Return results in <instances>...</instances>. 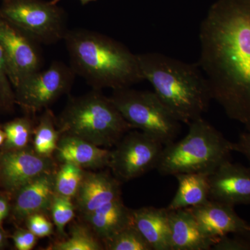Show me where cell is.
I'll return each instance as SVG.
<instances>
[{"label":"cell","mask_w":250,"mask_h":250,"mask_svg":"<svg viewBox=\"0 0 250 250\" xmlns=\"http://www.w3.org/2000/svg\"><path fill=\"white\" fill-rule=\"evenodd\" d=\"M6 244H7V240H6V234L2 229H0V249L4 248Z\"/></svg>","instance_id":"d6a6232c"},{"label":"cell","mask_w":250,"mask_h":250,"mask_svg":"<svg viewBox=\"0 0 250 250\" xmlns=\"http://www.w3.org/2000/svg\"><path fill=\"white\" fill-rule=\"evenodd\" d=\"M164 147L142 131H130L111 151L108 167L120 182H129L157 168Z\"/></svg>","instance_id":"ba28073f"},{"label":"cell","mask_w":250,"mask_h":250,"mask_svg":"<svg viewBox=\"0 0 250 250\" xmlns=\"http://www.w3.org/2000/svg\"><path fill=\"white\" fill-rule=\"evenodd\" d=\"M55 194L54 172L39 176L16 192L13 207L14 216L17 220H23L34 213L50 209Z\"/></svg>","instance_id":"9a60e30c"},{"label":"cell","mask_w":250,"mask_h":250,"mask_svg":"<svg viewBox=\"0 0 250 250\" xmlns=\"http://www.w3.org/2000/svg\"><path fill=\"white\" fill-rule=\"evenodd\" d=\"M180 141L164 146L156 170L162 176L199 172L211 174L231 161L233 143L203 118L192 121Z\"/></svg>","instance_id":"277c9868"},{"label":"cell","mask_w":250,"mask_h":250,"mask_svg":"<svg viewBox=\"0 0 250 250\" xmlns=\"http://www.w3.org/2000/svg\"><path fill=\"white\" fill-rule=\"evenodd\" d=\"M238 236L243 237V238H246L247 240L250 242V228L249 230H248L246 232L242 233L241 235H238Z\"/></svg>","instance_id":"e575fe53"},{"label":"cell","mask_w":250,"mask_h":250,"mask_svg":"<svg viewBox=\"0 0 250 250\" xmlns=\"http://www.w3.org/2000/svg\"><path fill=\"white\" fill-rule=\"evenodd\" d=\"M61 0H53V1H50L52 4H57ZM82 1V4H86V3L90 2V1H95V0H80Z\"/></svg>","instance_id":"d590c367"},{"label":"cell","mask_w":250,"mask_h":250,"mask_svg":"<svg viewBox=\"0 0 250 250\" xmlns=\"http://www.w3.org/2000/svg\"><path fill=\"white\" fill-rule=\"evenodd\" d=\"M110 98L134 129H139L164 146L175 141L180 133V122L154 92L129 87L113 90Z\"/></svg>","instance_id":"8992f818"},{"label":"cell","mask_w":250,"mask_h":250,"mask_svg":"<svg viewBox=\"0 0 250 250\" xmlns=\"http://www.w3.org/2000/svg\"><path fill=\"white\" fill-rule=\"evenodd\" d=\"M144 80L181 123L202 118L210 100L209 85L197 63H189L159 52L137 54Z\"/></svg>","instance_id":"3957f363"},{"label":"cell","mask_w":250,"mask_h":250,"mask_svg":"<svg viewBox=\"0 0 250 250\" xmlns=\"http://www.w3.org/2000/svg\"><path fill=\"white\" fill-rule=\"evenodd\" d=\"M75 207L71 198L55 194L50 210L54 225L61 235L65 234V226L75 217Z\"/></svg>","instance_id":"484cf974"},{"label":"cell","mask_w":250,"mask_h":250,"mask_svg":"<svg viewBox=\"0 0 250 250\" xmlns=\"http://www.w3.org/2000/svg\"><path fill=\"white\" fill-rule=\"evenodd\" d=\"M10 205L7 198L0 195V229H2L3 222L9 215Z\"/></svg>","instance_id":"1f68e13d"},{"label":"cell","mask_w":250,"mask_h":250,"mask_svg":"<svg viewBox=\"0 0 250 250\" xmlns=\"http://www.w3.org/2000/svg\"><path fill=\"white\" fill-rule=\"evenodd\" d=\"M133 224L152 250H171L169 210L146 207L133 209Z\"/></svg>","instance_id":"ac0fdd59"},{"label":"cell","mask_w":250,"mask_h":250,"mask_svg":"<svg viewBox=\"0 0 250 250\" xmlns=\"http://www.w3.org/2000/svg\"><path fill=\"white\" fill-rule=\"evenodd\" d=\"M132 210L124 205L121 197L103 205L84 218L95 236L103 243L133 225Z\"/></svg>","instance_id":"d6986e66"},{"label":"cell","mask_w":250,"mask_h":250,"mask_svg":"<svg viewBox=\"0 0 250 250\" xmlns=\"http://www.w3.org/2000/svg\"><path fill=\"white\" fill-rule=\"evenodd\" d=\"M210 200L235 207L250 205V167L227 161L209 175Z\"/></svg>","instance_id":"7c38bea8"},{"label":"cell","mask_w":250,"mask_h":250,"mask_svg":"<svg viewBox=\"0 0 250 250\" xmlns=\"http://www.w3.org/2000/svg\"><path fill=\"white\" fill-rule=\"evenodd\" d=\"M121 197V182L105 172H84L75 196L77 207L83 216Z\"/></svg>","instance_id":"5bb4252c"},{"label":"cell","mask_w":250,"mask_h":250,"mask_svg":"<svg viewBox=\"0 0 250 250\" xmlns=\"http://www.w3.org/2000/svg\"><path fill=\"white\" fill-rule=\"evenodd\" d=\"M51 157L38 154L34 149L0 152V184L6 191L16 193L24 185L42 174L53 172Z\"/></svg>","instance_id":"8fae6325"},{"label":"cell","mask_w":250,"mask_h":250,"mask_svg":"<svg viewBox=\"0 0 250 250\" xmlns=\"http://www.w3.org/2000/svg\"><path fill=\"white\" fill-rule=\"evenodd\" d=\"M197 62L210 96L250 132V0H218L200 27Z\"/></svg>","instance_id":"6da1fadb"},{"label":"cell","mask_w":250,"mask_h":250,"mask_svg":"<svg viewBox=\"0 0 250 250\" xmlns=\"http://www.w3.org/2000/svg\"><path fill=\"white\" fill-rule=\"evenodd\" d=\"M15 104L14 87L8 77L4 52L0 43V111H11Z\"/></svg>","instance_id":"4316f807"},{"label":"cell","mask_w":250,"mask_h":250,"mask_svg":"<svg viewBox=\"0 0 250 250\" xmlns=\"http://www.w3.org/2000/svg\"><path fill=\"white\" fill-rule=\"evenodd\" d=\"M0 43L6 71L14 89L21 82L41 70L42 57L37 41L0 16Z\"/></svg>","instance_id":"30bf717a"},{"label":"cell","mask_w":250,"mask_h":250,"mask_svg":"<svg viewBox=\"0 0 250 250\" xmlns=\"http://www.w3.org/2000/svg\"><path fill=\"white\" fill-rule=\"evenodd\" d=\"M63 41L70 67L93 89L129 88L144 80L137 54L109 36L76 29L67 31Z\"/></svg>","instance_id":"7a4b0ae2"},{"label":"cell","mask_w":250,"mask_h":250,"mask_svg":"<svg viewBox=\"0 0 250 250\" xmlns=\"http://www.w3.org/2000/svg\"><path fill=\"white\" fill-rule=\"evenodd\" d=\"M214 250H250V242L238 235L229 238L228 235L220 237L212 247Z\"/></svg>","instance_id":"f1b7e54d"},{"label":"cell","mask_w":250,"mask_h":250,"mask_svg":"<svg viewBox=\"0 0 250 250\" xmlns=\"http://www.w3.org/2000/svg\"><path fill=\"white\" fill-rule=\"evenodd\" d=\"M89 229L77 224L70 230V236L65 241L54 243L48 250H102L104 249L103 243Z\"/></svg>","instance_id":"7402d4cb"},{"label":"cell","mask_w":250,"mask_h":250,"mask_svg":"<svg viewBox=\"0 0 250 250\" xmlns=\"http://www.w3.org/2000/svg\"><path fill=\"white\" fill-rule=\"evenodd\" d=\"M57 120L53 113L49 108H46L33 132V149L39 155L51 157L56 152L61 136L60 131L58 127L57 129Z\"/></svg>","instance_id":"44dd1931"},{"label":"cell","mask_w":250,"mask_h":250,"mask_svg":"<svg viewBox=\"0 0 250 250\" xmlns=\"http://www.w3.org/2000/svg\"><path fill=\"white\" fill-rule=\"evenodd\" d=\"M196 219L202 232L218 241L229 233L241 235L249 230L250 224L235 211L234 207L215 200L188 208Z\"/></svg>","instance_id":"4fadbf2b"},{"label":"cell","mask_w":250,"mask_h":250,"mask_svg":"<svg viewBox=\"0 0 250 250\" xmlns=\"http://www.w3.org/2000/svg\"><path fill=\"white\" fill-rule=\"evenodd\" d=\"M84 172L82 167L72 163H62L55 174L56 193L71 199L75 197Z\"/></svg>","instance_id":"cb8c5ba5"},{"label":"cell","mask_w":250,"mask_h":250,"mask_svg":"<svg viewBox=\"0 0 250 250\" xmlns=\"http://www.w3.org/2000/svg\"><path fill=\"white\" fill-rule=\"evenodd\" d=\"M178 188L168 210L182 209L202 205L209 200V175L199 172L176 174Z\"/></svg>","instance_id":"ffe728a7"},{"label":"cell","mask_w":250,"mask_h":250,"mask_svg":"<svg viewBox=\"0 0 250 250\" xmlns=\"http://www.w3.org/2000/svg\"><path fill=\"white\" fill-rule=\"evenodd\" d=\"M5 140H6V134H5L4 129H0V147L3 146Z\"/></svg>","instance_id":"836d02e7"},{"label":"cell","mask_w":250,"mask_h":250,"mask_svg":"<svg viewBox=\"0 0 250 250\" xmlns=\"http://www.w3.org/2000/svg\"><path fill=\"white\" fill-rule=\"evenodd\" d=\"M233 151L239 152L248 159L250 167V132L242 133L236 143H233Z\"/></svg>","instance_id":"4dcf8cb0"},{"label":"cell","mask_w":250,"mask_h":250,"mask_svg":"<svg viewBox=\"0 0 250 250\" xmlns=\"http://www.w3.org/2000/svg\"><path fill=\"white\" fill-rule=\"evenodd\" d=\"M55 152L61 162L72 163L83 169L103 168L108 166L111 154L106 148L66 134L61 135Z\"/></svg>","instance_id":"e0dca14e"},{"label":"cell","mask_w":250,"mask_h":250,"mask_svg":"<svg viewBox=\"0 0 250 250\" xmlns=\"http://www.w3.org/2000/svg\"><path fill=\"white\" fill-rule=\"evenodd\" d=\"M171 250H212L217 241L206 236L188 208L169 210Z\"/></svg>","instance_id":"2e32d148"},{"label":"cell","mask_w":250,"mask_h":250,"mask_svg":"<svg viewBox=\"0 0 250 250\" xmlns=\"http://www.w3.org/2000/svg\"><path fill=\"white\" fill-rule=\"evenodd\" d=\"M6 140L3 144V149L12 150L21 149L27 147L34 132L33 123L27 117L18 118L6 123L3 126Z\"/></svg>","instance_id":"603a6c76"},{"label":"cell","mask_w":250,"mask_h":250,"mask_svg":"<svg viewBox=\"0 0 250 250\" xmlns=\"http://www.w3.org/2000/svg\"><path fill=\"white\" fill-rule=\"evenodd\" d=\"M57 123L61 135L76 136L106 149L134 130L111 98L95 89L70 98Z\"/></svg>","instance_id":"5b68a950"},{"label":"cell","mask_w":250,"mask_h":250,"mask_svg":"<svg viewBox=\"0 0 250 250\" xmlns=\"http://www.w3.org/2000/svg\"><path fill=\"white\" fill-rule=\"evenodd\" d=\"M0 16L39 43L63 41L68 31L62 9L41 0H6Z\"/></svg>","instance_id":"52a82bcc"},{"label":"cell","mask_w":250,"mask_h":250,"mask_svg":"<svg viewBox=\"0 0 250 250\" xmlns=\"http://www.w3.org/2000/svg\"><path fill=\"white\" fill-rule=\"evenodd\" d=\"M108 250H152V247L139 232L134 224L103 242Z\"/></svg>","instance_id":"d4e9b609"},{"label":"cell","mask_w":250,"mask_h":250,"mask_svg":"<svg viewBox=\"0 0 250 250\" xmlns=\"http://www.w3.org/2000/svg\"><path fill=\"white\" fill-rule=\"evenodd\" d=\"M75 75L71 67L54 62L47 70L35 72L14 88L16 104L31 113L48 108L70 92Z\"/></svg>","instance_id":"9c48e42d"},{"label":"cell","mask_w":250,"mask_h":250,"mask_svg":"<svg viewBox=\"0 0 250 250\" xmlns=\"http://www.w3.org/2000/svg\"><path fill=\"white\" fill-rule=\"evenodd\" d=\"M11 237L15 247L18 250H32L37 243L38 237L28 229H18Z\"/></svg>","instance_id":"f546056e"},{"label":"cell","mask_w":250,"mask_h":250,"mask_svg":"<svg viewBox=\"0 0 250 250\" xmlns=\"http://www.w3.org/2000/svg\"><path fill=\"white\" fill-rule=\"evenodd\" d=\"M26 220L28 229L38 238L49 236L53 233V225L42 213L29 215Z\"/></svg>","instance_id":"83f0119b"}]
</instances>
